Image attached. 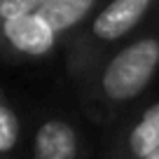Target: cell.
<instances>
[{"label":"cell","mask_w":159,"mask_h":159,"mask_svg":"<svg viewBox=\"0 0 159 159\" xmlns=\"http://www.w3.org/2000/svg\"><path fill=\"white\" fill-rule=\"evenodd\" d=\"M159 77V12L108 52L77 84L80 105L96 124H112Z\"/></svg>","instance_id":"6da1fadb"},{"label":"cell","mask_w":159,"mask_h":159,"mask_svg":"<svg viewBox=\"0 0 159 159\" xmlns=\"http://www.w3.org/2000/svg\"><path fill=\"white\" fill-rule=\"evenodd\" d=\"M26 159H87V138L68 112H45L28 138Z\"/></svg>","instance_id":"277c9868"},{"label":"cell","mask_w":159,"mask_h":159,"mask_svg":"<svg viewBox=\"0 0 159 159\" xmlns=\"http://www.w3.org/2000/svg\"><path fill=\"white\" fill-rule=\"evenodd\" d=\"M157 12L159 0H105L61 49L73 84H77L112 47L140 30Z\"/></svg>","instance_id":"7a4b0ae2"},{"label":"cell","mask_w":159,"mask_h":159,"mask_svg":"<svg viewBox=\"0 0 159 159\" xmlns=\"http://www.w3.org/2000/svg\"><path fill=\"white\" fill-rule=\"evenodd\" d=\"M24 122L19 110L0 84V159H24Z\"/></svg>","instance_id":"52a82bcc"},{"label":"cell","mask_w":159,"mask_h":159,"mask_svg":"<svg viewBox=\"0 0 159 159\" xmlns=\"http://www.w3.org/2000/svg\"><path fill=\"white\" fill-rule=\"evenodd\" d=\"M143 159H159V150H157V152H152V154H148V157H143Z\"/></svg>","instance_id":"9c48e42d"},{"label":"cell","mask_w":159,"mask_h":159,"mask_svg":"<svg viewBox=\"0 0 159 159\" xmlns=\"http://www.w3.org/2000/svg\"><path fill=\"white\" fill-rule=\"evenodd\" d=\"M105 0H45L38 12L49 21L61 38L68 40L89 21V16Z\"/></svg>","instance_id":"8992f818"},{"label":"cell","mask_w":159,"mask_h":159,"mask_svg":"<svg viewBox=\"0 0 159 159\" xmlns=\"http://www.w3.org/2000/svg\"><path fill=\"white\" fill-rule=\"evenodd\" d=\"M45 0H0V24L40 10Z\"/></svg>","instance_id":"ba28073f"},{"label":"cell","mask_w":159,"mask_h":159,"mask_svg":"<svg viewBox=\"0 0 159 159\" xmlns=\"http://www.w3.org/2000/svg\"><path fill=\"white\" fill-rule=\"evenodd\" d=\"M66 40L38 10L0 24V61L28 63L45 61L61 52Z\"/></svg>","instance_id":"3957f363"},{"label":"cell","mask_w":159,"mask_h":159,"mask_svg":"<svg viewBox=\"0 0 159 159\" xmlns=\"http://www.w3.org/2000/svg\"><path fill=\"white\" fill-rule=\"evenodd\" d=\"M159 150V98L143 103L110 136L103 159H143Z\"/></svg>","instance_id":"5b68a950"}]
</instances>
